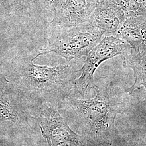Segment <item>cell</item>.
Returning a JSON list of instances; mask_svg holds the SVG:
<instances>
[{
	"mask_svg": "<svg viewBox=\"0 0 146 146\" xmlns=\"http://www.w3.org/2000/svg\"><path fill=\"white\" fill-rule=\"evenodd\" d=\"M51 38L47 49L40 55L54 52L69 62L74 59L87 56L104 36L90 22L70 27H64Z\"/></svg>",
	"mask_w": 146,
	"mask_h": 146,
	"instance_id": "obj_1",
	"label": "cell"
},
{
	"mask_svg": "<svg viewBox=\"0 0 146 146\" xmlns=\"http://www.w3.org/2000/svg\"><path fill=\"white\" fill-rule=\"evenodd\" d=\"M97 93L94 99H73L70 102L80 115L83 117L95 134L113 131L114 121L118 111L119 102L111 89L95 86Z\"/></svg>",
	"mask_w": 146,
	"mask_h": 146,
	"instance_id": "obj_2",
	"label": "cell"
},
{
	"mask_svg": "<svg viewBox=\"0 0 146 146\" xmlns=\"http://www.w3.org/2000/svg\"><path fill=\"white\" fill-rule=\"evenodd\" d=\"M131 47L125 41L114 36H104L87 55L84 66L78 71L80 76L74 81V87L84 96L89 88H95L94 74L100 65L107 60L124 55Z\"/></svg>",
	"mask_w": 146,
	"mask_h": 146,
	"instance_id": "obj_3",
	"label": "cell"
},
{
	"mask_svg": "<svg viewBox=\"0 0 146 146\" xmlns=\"http://www.w3.org/2000/svg\"><path fill=\"white\" fill-rule=\"evenodd\" d=\"M94 0H65L54 22L59 26L70 27L89 22Z\"/></svg>",
	"mask_w": 146,
	"mask_h": 146,
	"instance_id": "obj_4",
	"label": "cell"
},
{
	"mask_svg": "<svg viewBox=\"0 0 146 146\" xmlns=\"http://www.w3.org/2000/svg\"><path fill=\"white\" fill-rule=\"evenodd\" d=\"M127 19L124 13L112 6L102 5L91 16L90 23L104 36H115Z\"/></svg>",
	"mask_w": 146,
	"mask_h": 146,
	"instance_id": "obj_5",
	"label": "cell"
},
{
	"mask_svg": "<svg viewBox=\"0 0 146 146\" xmlns=\"http://www.w3.org/2000/svg\"><path fill=\"white\" fill-rule=\"evenodd\" d=\"M115 37L125 41L136 51L146 50V17H127Z\"/></svg>",
	"mask_w": 146,
	"mask_h": 146,
	"instance_id": "obj_6",
	"label": "cell"
},
{
	"mask_svg": "<svg viewBox=\"0 0 146 146\" xmlns=\"http://www.w3.org/2000/svg\"><path fill=\"white\" fill-rule=\"evenodd\" d=\"M43 127L49 146H80V136L70 129L66 122L58 115Z\"/></svg>",
	"mask_w": 146,
	"mask_h": 146,
	"instance_id": "obj_7",
	"label": "cell"
},
{
	"mask_svg": "<svg viewBox=\"0 0 146 146\" xmlns=\"http://www.w3.org/2000/svg\"><path fill=\"white\" fill-rule=\"evenodd\" d=\"M123 67L131 68L135 78L134 83L127 92L131 95L136 89L143 86L146 89V50L138 52L131 48L129 52L123 55Z\"/></svg>",
	"mask_w": 146,
	"mask_h": 146,
	"instance_id": "obj_8",
	"label": "cell"
}]
</instances>
